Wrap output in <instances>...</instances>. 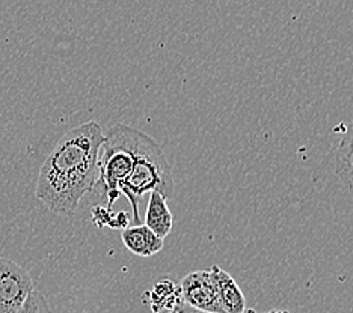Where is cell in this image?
<instances>
[{
    "mask_svg": "<svg viewBox=\"0 0 353 313\" xmlns=\"http://www.w3.org/2000/svg\"><path fill=\"white\" fill-rule=\"evenodd\" d=\"M104 133L95 120L62 136L39 169L35 196L52 213L71 217L99 178Z\"/></svg>",
    "mask_w": 353,
    "mask_h": 313,
    "instance_id": "6da1fadb",
    "label": "cell"
},
{
    "mask_svg": "<svg viewBox=\"0 0 353 313\" xmlns=\"http://www.w3.org/2000/svg\"><path fill=\"white\" fill-rule=\"evenodd\" d=\"M174 188L171 166L166 162L162 148L148 134L142 133L133 171L119 187L121 196H125L132 205L134 223L142 224L139 215L142 196L157 191L168 200L172 197Z\"/></svg>",
    "mask_w": 353,
    "mask_h": 313,
    "instance_id": "7a4b0ae2",
    "label": "cell"
},
{
    "mask_svg": "<svg viewBox=\"0 0 353 313\" xmlns=\"http://www.w3.org/2000/svg\"><path fill=\"white\" fill-rule=\"evenodd\" d=\"M35 289L26 268L0 256V313H15Z\"/></svg>",
    "mask_w": 353,
    "mask_h": 313,
    "instance_id": "3957f363",
    "label": "cell"
},
{
    "mask_svg": "<svg viewBox=\"0 0 353 313\" xmlns=\"http://www.w3.org/2000/svg\"><path fill=\"white\" fill-rule=\"evenodd\" d=\"M180 288L183 301L189 306L204 312L223 313L210 270L189 272L188 276L183 277Z\"/></svg>",
    "mask_w": 353,
    "mask_h": 313,
    "instance_id": "277c9868",
    "label": "cell"
},
{
    "mask_svg": "<svg viewBox=\"0 0 353 313\" xmlns=\"http://www.w3.org/2000/svg\"><path fill=\"white\" fill-rule=\"evenodd\" d=\"M210 272L218 289V299L223 313H243L246 310V299L242 289L231 274L218 265H212Z\"/></svg>",
    "mask_w": 353,
    "mask_h": 313,
    "instance_id": "5b68a950",
    "label": "cell"
},
{
    "mask_svg": "<svg viewBox=\"0 0 353 313\" xmlns=\"http://www.w3.org/2000/svg\"><path fill=\"white\" fill-rule=\"evenodd\" d=\"M121 239L133 255L143 256V258L156 255L163 248V239L159 238L143 223L123 229Z\"/></svg>",
    "mask_w": 353,
    "mask_h": 313,
    "instance_id": "8992f818",
    "label": "cell"
},
{
    "mask_svg": "<svg viewBox=\"0 0 353 313\" xmlns=\"http://www.w3.org/2000/svg\"><path fill=\"white\" fill-rule=\"evenodd\" d=\"M143 224L162 239L170 235V232L172 229V213L170 211V208H168L166 199L157 191H152L150 195Z\"/></svg>",
    "mask_w": 353,
    "mask_h": 313,
    "instance_id": "52a82bcc",
    "label": "cell"
},
{
    "mask_svg": "<svg viewBox=\"0 0 353 313\" xmlns=\"http://www.w3.org/2000/svg\"><path fill=\"white\" fill-rule=\"evenodd\" d=\"M183 301L181 288L170 279H163L151 288L148 292L150 307L154 313L174 310Z\"/></svg>",
    "mask_w": 353,
    "mask_h": 313,
    "instance_id": "ba28073f",
    "label": "cell"
},
{
    "mask_svg": "<svg viewBox=\"0 0 353 313\" xmlns=\"http://www.w3.org/2000/svg\"><path fill=\"white\" fill-rule=\"evenodd\" d=\"M335 173L353 195V125L343 134L335 149Z\"/></svg>",
    "mask_w": 353,
    "mask_h": 313,
    "instance_id": "9c48e42d",
    "label": "cell"
},
{
    "mask_svg": "<svg viewBox=\"0 0 353 313\" xmlns=\"http://www.w3.org/2000/svg\"><path fill=\"white\" fill-rule=\"evenodd\" d=\"M15 313H52V309L49 303H47L46 296L37 291V289H34L26 299L25 304Z\"/></svg>",
    "mask_w": 353,
    "mask_h": 313,
    "instance_id": "30bf717a",
    "label": "cell"
},
{
    "mask_svg": "<svg viewBox=\"0 0 353 313\" xmlns=\"http://www.w3.org/2000/svg\"><path fill=\"white\" fill-rule=\"evenodd\" d=\"M170 313H212V312H204V310L195 309V307L189 306V304H186L184 301H181L179 306H176L174 310H171Z\"/></svg>",
    "mask_w": 353,
    "mask_h": 313,
    "instance_id": "8fae6325",
    "label": "cell"
},
{
    "mask_svg": "<svg viewBox=\"0 0 353 313\" xmlns=\"http://www.w3.org/2000/svg\"><path fill=\"white\" fill-rule=\"evenodd\" d=\"M264 313H292V312L284 310V309H274V310H269V312H264Z\"/></svg>",
    "mask_w": 353,
    "mask_h": 313,
    "instance_id": "7c38bea8",
    "label": "cell"
},
{
    "mask_svg": "<svg viewBox=\"0 0 353 313\" xmlns=\"http://www.w3.org/2000/svg\"><path fill=\"white\" fill-rule=\"evenodd\" d=\"M243 313H256L254 309H246Z\"/></svg>",
    "mask_w": 353,
    "mask_h": 313,
    "instance_id": "4fadbf2b",
    "label": "cell"
}]
</instances>
